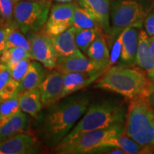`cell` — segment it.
Wrapping results in <instances>:
<instances>
[{
  "label": "cell",
  "mask_w": 154,
  "mask_h": 154,
  "mask_svg": "<svg viewBox=\"0 0 154 154\" xmlns=\"http://www.w3.org/2000/svg\"><path fill=\"white\" fill-rule=\"evenodd\" d=\"M11 79V70L7 69H0V88L7 85Z\"/></svg>",
  "instance_id": "e575fe53"
},
{
  "label": "cell",
  "mask_w": 154,
  "mask_h": 154,
  "mask_svg": "<svg viewBox=\"0 0 154 154\" xmlns=\"http://www.w3.org/2000/svg\"><path fill=\"white\" fill-rule=\"evenodd\" d=\"M73 26L77 29L99 28L93 17L78 4L73 14Z\"/></svg>",
  "instance_id": "d4e9b609"
},
{
  "label": "cell",
  "mask_w": 154,
  "mask_h": 154,
  "mask_svg": "<svg viewBox=\"0 0 154 154\" xmlns=\"http://www.w3.org/2000/svg\"><path fill=\"white\" fill-rule=\"evenodd\" d=\"M25 58H30L29 51L24 48L11 47L5 49L0 54V69L11 70L17 63Z\"/></svg>",
  "instance_id": "603a6c76"
},
{
  "label": "cell",
  "mask_w": 154,
  "mask_h": 154,
  "mask_svg": "<svg viewBox=\"0 0 154 154\" xmlns=\"http://www.w3.org/2000/svg\"><path fill=\"white\" fill-rule=\"evenodd\" d=\"M102 31L99 28L77 29L75 32V41L80 51L85 54L86 50Z\"/></svg>",
  "instance_id": "cb8c5ba5"
},
{
  "label": "cell",
  "mask_w": 154,
  "mask_h": 154,
  "mask_svg": "<svg viewBox=\"0 0 154 154\" xmlns=\"http://www.w3.org/2000/svg\"><path fill=\"white\" fill-rule=\"evenodd\" d=\"M31 44V57L32 60L41 63L48 70H53L57 65L58 56L51 38L42 32L26 34Z\"/></svg>",
  "instance_id": "9c48e42d"
},
{
  "label": "cell",
  "mask_w": 154,
  "mask_h": 154,
  "mask_svg": "<svg viewBox=\"0 0 154 154\" xmlns=\"http://www.w3.org/2000/svg\"><path fill=\"white\" fill-rule=\"evenodd\" d=\"M136 64L147 73L150 81L154 84V56L150 50L149 36L143 29L139 33Z\"/></svg>",
  "instance_id": "e0dca14e"
},
{
  "label": "cell",
  "mask_w": 154,
  "mask_h": 154,
  "mask_svg": "<svg viewBox=\"0 0 154 154\" xmlns=\"http://www.w3.org/2000/svg\"><path fill=\"white\" fill-rule=\"evenodd\" d=\"M54 1L58 3H69L73 2L76 1V0H54Z\"/></svg>",
  "instance_id": "f35d334b"
},
{
  "label": "cell",
  "mask_w": 154,
  "mask_h": 154,
  "mask_svg": "<svg viewBox=\"0 0 154 154\" xmlns=\"http://www.w3.org/2000/svg\"><path fill=\"white\" fill-rule=\"evenodd\" d=\"M121 34L115 38L114 43H113L111 52L110 53V62L109 66H112L119 60L121 56Z\"/></svg>",
  "instance_id": "4dcf8cb0"
},
{
  "label": "cell",
  "mask_w": 154,
  "mask_h": 154,
  "mask_svg": "<svg viewBox=\"0 0 154 154\" xmlns=\"http://www.w3.org/2000/svg\"><path fill=\"white\" fill-rule=\"evenodd\" d=\"M124 134L142 146L154 144V111L147 99L130 100Z\"/></svg>",
  "instance_id": "277c9868"
},
{
  "label": "cell",
  "mask_w": 154,
  "mask_h": 154,
  "mask_svg": "<svg viewBox=\"0 0 154 154\" xmlns=\"http://www.w3.org/2000/svg\"><path fill=\"white\" fill-rule=\"evenodd\" d=\"M76 2L59 3L51 7L47 21L42 32L49 38H54L73 26V14Z\"/></svg>",
  "instance_id": "ba28073f"
},
{
  "label": "cell",
  "mask_w": 154,
  "mask_h": 154,
  "mask_svg": "<svg viewBox=\"0 0 154 154\" xmlns=\"http://www.w3.org/2000/svg\"><path fill=\"white\" fill-rule=\"evenodd\" d=\"M63 88V76L62 73L57 70L47 73L39 86L43 107H49L62 99Z\"/></svg>",
  "instance_id": "8fae6325"
},
{
  "label": "cell",
  "mask_w": 154,
  "mask_h": 154,
  "mask_svg": "<svg viewBox=\"0 0 154 154\" xmlns=\"http://www.w3.org/2000/svg\"><path fill=\"white\" fill-rule=\"evenodd\" d=\"M11 1H12V2H14V5H15V4H16V3H17V2H18L19 1V0H11Z\"/></svg>",
  "instance_id": "60d3db41"
},
{
  "label": "cell",
  "mask_w": 154,
  "mask_h": 154,
  "mask_svg": "<svg viewBox=\"0 0 154 154\" xmlns=\"http://www.w3.org/2000/svg\"><path fill=\"white\" fill-rule=\"evenodd\" d=\"M19 84L12 78L8 84L3 88H0V103L9 99L17 94H19Z\"/></svg>",
  "instance_id": "f546056e"
},
{
  "label": "cell",
  "mask_w": 154,
  "mask_h": 154,
  "mask_svg": "<svg viewBox=\"0 0 154 154\" xmlns=\"http://www.w3.org/2000/svg\"><path fill=\"white\" fill-rule=\"evenodd\" d=\"M45 69L38 61H31L28 72L19 85V94L28 90L39 88V86L47 74Z\"/></svg>",
  "instance_id": "ffe728a7"
},
{
  "label": "cell",
  "mask_w": 154,
  "mask_h": 154,
  "mask_svg": "<svg viewBox=\"0 0 154 154\" xmlns=\"http://www.w3.org/2000/svg\"><path fill=\"white\" fill-rule=\"evenodd\" d=\"M107 146H115V147L119 148L122 151H124L126 154H139L140 150L143 148V146H140L132 138L128 137V136H126L124 133L116 135V136L109 138L103 142L100 147Z\"/></svg>",
  "instance_id": "7402d4cb"
},
{
  "label": "cell",
  "mask_w": 154,
  "mask_h": 154,
  "mask_svg": "<svg viewBox=\"0 0 154 154\" xmlns=\"http://www.w3.org/2000/svg\"><path fill=\"white\" fill-rule=\"evenodd\" d=\"M29 125V119L22 111L0 121V140L20 133L28 132Z\"/></svg>",
  "instance_id": "ac0fdd59"
},
{
  "label": "cell",
  "mask_w": 154,
  "mask_h": 154,
  "mask_svg": "<svg viewBox=\"0 0 154 154\" xmlns=\"http://www.w3.org/2000/svg\"><path fill=\"white\" fill-rule=\"evenodd\" d=\"M109 36L116 38L128 26L143 21L146 11L134 0H121L113 4L110 12Z\"/></svg>",
  "instance_id": "52a82bcc"
},
{
  "label": "cell",
  "mask_w": 154,
  "mask_h": 154,
  "mask_svg": "<svg viewBox=\"0 0 154 154\" xmlns=\"http://www.w3.org/2000/svg\"><path fill=\"white\" fill-rule=\"evenodd\" d=\"M20 1V0H19ZM21 1H28V2H42L46 1V0H21Z\"/></svg>",
  "instance_id": "ab89813d"
},
{
  "label": "cell",
  "mask_w": 154,
  "mask_h": 154,
  "mask_svg": "<svg viewBox=\"0 0 154 154\" xmlns=\"http://www.w3.org/2000/svg\"><path fill=\"white\" fill-rule=\"evenodd\" d=\"M147 101L149 102V105L151 106L152 109L154 111V84H151L149 95L147 98Z\"/></svg>",
  "instance_id": "d590c367"
},
{
  "label": "cell",
  "mask_w": 154,
  "mask_h": 154,
  "mask_svg": "<svg viewBox=\"0 0 154 154\" xmlns=\"http://www.w3.org/2000/svg\"><path fill=\"white\" fill-rule=\"evenodd\" d=\"M38 140L33 134L23 132L0 140V154H32L40 151Z\"/></svg>",
  "instance_id": "30bf717a"
},
{
  "label": "cell",
  "mask_w": 154,
  "mask_h": 154,
  "mask_svg": "<svg viewBox=\"0 0 154 154\" xmlns=\"http://www.w3.org/2000/svg\"><path fill=\"white\" fill-rule=\"evenodd\" d=\"M89 98L79 95L59 101L47 107L40 123V134L47 146L54 148L63 139L85 113Z\"/></svg>",
  "instance_id": "6da1fadb"
},
{
  "label": "cell",
  "mask_w": 154,
  "mask_h": 154,
  "mask_svg": "<svg viewBox=\"0 0 154 154\" xmlns=\"http://www.w3.org/2000/svg\"><path fill=\"white\" fill-rule=\"evenodd\" d=\"M21 47L28 51H31V44L27 36L21 32V30L14 26L9 32L7 38V48ZM31 54V53H30Z\"/></svg>",
  "instance_id": "484cf974"
},
{
  "label": "cell",
  "mask_w": 154,
  "mask_h": 154,
  "mask_svg": "<svg viewBox=\"0 0 154 154\" xmlns=\"http://www.w3.org/2000/svg\"><path fill=\"white\" fill-rule=\"evenodd\" d=\"M103 73L104 72L62 73L63 76L62 99L89 86Z\"/></svg>",
  "instance_id": "9a60e30c"
},
{
  "label": "cell",
  "mask_w": 154,
  "mask_h": 154,
  "mask_svg": "<svg viewBox=\"0 0 154 154\" xmlns=\"http://www.w3.org/2000/svg\"><path fill=\"white\" fill-rule=\"evenodd\" d=\"M17 26L14 23L11 24H5L0 26V54L7 48V38L9 32L11 29Z\"/></svg>",
  "instance_id": "1f68e13d"
},
{
  "label": "cell",
  "mask_w": 154,
  "mask_h": 154,
  "mask_svg": "<svg viewBox=\"0 0 154 154\" xmlns=\"http://www.w3.org/2000/svg\"><path fill=\"white\" fill-rule=\"evenodd\" d=\"M31 60L30 58H25L17 63L15 66L11 69V76L14 81L20 84L23 78H24L28 69L29 68Z\"/></svg>",
  "instance_id": "f1b7e54d"
},
{
  "label": "cell",
  "mask_w": 154,
  "mask_h": 154,
  "mask_svg": "<svg viewBox=\"0 0 154 154\" xmlns=\"http://www.w3.org/2000/svg\"><path fill=\"white\" fill-rule=\"evenodd\" d=\"M143 24L148 36L154 35V10L146 17Z\"/></svg>",
  "instance_id": "d6a6232c"
},
{
  "label": "cell",
  "mask_w": 154,
  "mask_h": 154,
  "mask_svg": "<svg viewBox=\"0 0 154 154\" xmlns=\"http://www.w3.org/2000/svg\"><path fill=\"white\" fill-rule=\"evenodd\" d=\"M139 154H154V144L143 146Z\"/></svg>",
  "instance_id": "8d00e7d4"
},
{
  "label": "cell",
  "mask_w": 154,
  "mask_h": 154,
  "mask_svg": "<svg viewBox=\"0 0 154 154\" xmlns=\"http://www.w3.org/2000/svg\"><path fill=\"white\" fill-rule=\"evenodd\" d=\"M142 26L143 21L131 25L121 33L122 42L120 59L125 65L136 63L139 33Z\"/></svg>",
  "instance_id": "5bb4252c"
},
{
  "label": "cell",
  "mask_w": 154,
  "mask_h": 154,
  "mask_svg": "<svg viewBox=\"0 0 154 154\" xmlns=\"http://www.w3.org/2000/svg\"><path fill=\"white\" fill-rule=\"evenodd\" d=\"M109 67L96 62L85 56L58 57L55 69L61 73L105 72Z\"/></svg>",
  "instance_id": "7c38bea8"
},
{
  "label": "cell",
  "mask_w": 154,
  "mask_h": 154,
  "mask_svg": "<svg viewBox=\"0 0 154 154\" xmlns=\"http://www.w3.org/2000/svg\"><path fill=\"white\" fill-rule=\"evenodd\" d=\"M151 84L149 77L137 69L113 66H109L98 79L95 86L132 100L147 99Z\"/></svg>",
  "instance_id": "7a4b0ae2"
},
{
  "label": "cell",
  "mask_w": 154,
  "mask_h": 154,
  "mask_svg": "<svg viewBox=\"0 0 154 154\" xmlns=\"http://www.w3.org/2000/svg\"><path fill=\"white\" fill-rule=\"evenodd\" d=\"M93 153H106V154H125V152L119 148L115 146H103L96 149Z\"/></svg>",
  "instance_id": "836d02e7"
},
{
  "label": "cell",
  "mask_w": 154,
  "mask_h": 154,
  "mask_svg": "<svg viewBox=\"0 0 154 154\" xmlns=\"http://www.w3.org/2000/svg\"><path fill=\"white\" fill-rule=\"evenodd\" d=\"M123 133L124 123L116 124L85 133L69 141L60 142L53 148V151L60 154H91L107 139Z\"/></svg>",
  "instance_id": "5b68a950"
},
{
  "label": "cell",
  "mask_w": 154,
  "mask_h": 154,
  "mask_svg": "<svg viewBox=\"0 0 154 154\" xmlns=\"http://www.w3.org/2000/svg\"><path fill=\"white\" fill-rule=\"evenodd\" d=\"M14 3L11 0H0V26L13 24Z\"/></svg>",
  "instance_id": "83f0119b"
},
{
  "label": "cell",
  "mask_w": 154,
  "mask_h": 154,
  "mask_svg": "<svg viewBox=\"0 0 154 154\" xmlns=\"http://www.w3.org/2000/svg\"><path fill=\"white\" fill-rule=\"evenodd\" d=\"M21 111L19 94H17L0 103V121Z\"/></svg>",
  "instance_id": "4316f807"
},
{
  "label": "cell",
  "mask_w": 154,
  "mask_h": 154,
  "mask_svg": "<svg viewBox=\"0 0 154 154\" xmlns=\"http://www.w3.org/2000/svg\"><path fill=\"white\" fill-rule=\"evenodd\" d=\"M85 54L91 60L109 67L110 52L108 49L105 38L103 36V32H100L95 40L88 47Z\"/></svg>",
  "instance_id": "44dd1931"
},
{
  "label": "cell",
  "mask_w": 154,
  "mask_h": 154,
  "mask_svg": "<svg viewBox=\"0 0 154 154\" xmlns=\"http://www.w3.org/2000/svg\"><path fill=\"white\" fill-rule=\"evenodd\" d=\"M149 45L150 50H151L152 54L154 56V35L149 36Z\"/></svg>",
  "instance_id": "74e56055"
},
{
  "label": "cell",
  "mask_w": 154,
  "mask_h": 154,
  "mask_svg": "<svg viewBox=\"0 0 154 154\" xmlns=\"http://www.w3.org/2000/svg\"><path fill=\"white\" fill-rule=\"evenodd\" d=\"M76 2L93 17L103 33L109 35L111 0H76Z\"/></svg>",
  "instance_id": "4fadbf2b"
},
{
  "label": "cell",
  "mask_w": 154,
  "mask_h": 154,
  "mask_svg": "<svg viewBox=\"0 0 154 154\" xmlns=\"http://www.w3.org/2000/svg\"><path fill=\"white\" fill-rule=\"evenodd\" d=\"M126 111L123 103L113 99L88 106L85 113L61 142L69 141L91 131L125 123Z\"/></svg>",
  "instance_id": "3957f363"
},
{
  "label": "cell",
  "mask_w": 154,
  "mask_h": 154,
  "mask_svg": "<svg viewBox=\"0 0 154 154\" xmlns=\"http://www.w3.org/2000/svg\"><path fill=\"white\" fill-rule=\"evenodd\" d=\"M21 111L37 119L43 109L39 88L28 90L19 94Z\"/></svg>",
  "instance_id": "d6986e66"
},
{
  "label": "cell",
  "mask_w": 154,
  "mask_h": 154,
  "mask_svg": "<svg viewBox=\"0 0 154 154\" xmlns=\"http://www.w3.org/2000/svg\"><path fill=\"white\" fill-rule=\"evenodd\" d=\"M51 1L20 0L14 5L13 22L25 35L29 33L42 32L49 17Z\"/></svg>",
  "instance_id": "8992f818"
},
{
  "label": "cell",
  "mask_w": 154,
  "mask_h": 154,
  "mask_svg": "<svg viewBox=\"0 0 154 154\" xmlns=\"http://www.w3.org/2000/svg\"><path fill=\"white\" fill-rule=\"evenodd\" d=\"M75 32L76 28L72 26L56 37L51 38L58 57H73L84 55L76 45Z\"/></svg>",
  "instance_id": "2e32d148"
}]
</instances>
